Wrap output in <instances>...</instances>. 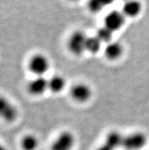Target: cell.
I'll use <instances>...</instances> for the list:
<instances>
[{"instance_id":"cell-1","label":"cell","mask_w":149,"mask_h":150,"mask_svg":"<svg viewBox=\"0 0 149 150\" xmlns=\"http://www.w3.org/2000/svg\"><path fill=\"white\" fill-rule=\"evenodd\" d=\"M88 37L81 30H76L68 38L67 46L70 53L75 56H81L86 51Z\"/></svg>"},{"instance_id":"cell-2","label":"cell","mask_w":149,"mask_h":150,"mask_svg":"<svg viewBox=\"0 0 149 150\" xmlns=\"http://www.w3.org/2000/svg\"><path fill=\"white\" fill-rule=\"evenodd\" d=\"M50 63L49 59L44 54L36 53L29 59L28 67L31 73L35 76H44L49 70Z\"/></svg>"},{"instance_id":"cell-3","label":"cell","mask_w":149,"mask_h":150,"mask_svg":"<svg viewBox=\"0 0 149 150\" xmlns=\"http://www.w3.org/2000/svg\"><path fill=\"white\" fill-rule=\"evenodd\" d=\"M148 143V137L143 132L136 131L123 137L122 147L126 150H141Z\"/></svg>"},{"instance_id":"cell-4","label":"cell","mask_w":149,"mask_h":150,"mask_svg":"<svg viewBox=\"0 0 149 150\" xmlns=\"http://www.w3.org/2000/svg\"><path fill=\"white\" fill-rule=\"evenodd\" d=\"M18 116L16 106L8 98L0 95V120L10 124L17 120Z\"/></svg>"},{"instance_id":"cell-5","label":"cell","mask_w":149,"mask_h":150,"mask_svg":"<svg viewBox=\"0 0 149 150\" xmlns=\"http://www.w3.org/2000/svg\"><path fill=\"white\" fill-rule=\"evenodd\" d=\"M76 144V137L72 132L63 130L53 140L50 150H72Z\"/></svg>"},{"instance_id":"cell-6","label":"cell","mask_w":149,"mask_h":150,"mask_svg":"<svg viewBox=\"0 0 149 150\" xmlns=\"http://www.w3.org/2000/svg\"><path fill=\"white\" fill-rule=\"evenodd\" d=\"M70 96L74 101L78 103L87 102L92 96V89L86 83L78 82L71 87Z\"/></svg>"},{"instance_id":"cell-7","label":"cell","mask_w":149,"mask_h":150,"mask_svg":"<svg viewBox=\"0 0 149 150\" xmlns=\"http://www.w3.org/2000/svg\"><path fill=\"white\" fill-rule=\"evenodd\" d=\"M124 23L125 16L122 11H111L104 18V26L113 32L122 28Z\"/></svg>"},{"instance_id":"cell-8","label":"cell","mask_w":149,"mask_h":150,"mask_svg":"<svg viewBox=\"0 0 149 150\" xmlns=\"http://www.w3.org/2000/svg\"><path fill=\"white\" fill-rule=\"evenodd\" d=\"M48 89V80L44 76H35V78L29 81L27 85V90L33 96L42 95Z\"/></svg>"},{"instance_id":"cell-9","label":"cell","mask_w":149,"mask_h":150,"mask_svg":"<svg viewBox=\"0 0 149 150\" xmlns=\"http://www.w3.org/2000/svg\"><path fill=\"white\" fill-rule=\"evenodd\" d=\"M124 49L123 45L117 41L108 43L104 48V55L109 60H117L123 54Z\"/></svg>"},{"instance_id":"cell-10","label":"cell","mask_w":149,"mask_h":150,"mask_svg":"<svg viewBox=\"0 0 149 150\" xmlns=\"http://www.w3.org/2000/svg\"><path fill=\"white\" fill-rule=\"evenodd\" d=\"M142 9L141 2L138 0H127L124 2L122 8V13L125 17L136 18L140 15Z\"/></svg>"},{"instance_id":"cell-11","label":"cell","mask_w":149,"mask_h":150,"mask_svg":"<svg viewBox=\"0 0 149 150\" xmlns=\"http://www.w3.org/2000/svg\"><path fill=\"white\" fill-rule=\"evenodd\" d=\"M66 85V79L60 75H53L48 79V89L53 93L61 92L65 88Z\"/></svg>"},{"instance_id":"cell-12","label":"cell","mask_w":149,"mask_h":150,"mask_svg":"<svg viewBox=\"0 0 149 150\" xmlns=\"http://www.w3.org/2000/svg\"><path fill=\"white\" fill-rule=\"evenodd\" d=\"M123 137L124 136L122 135L119 132L117 131V130H112L107 134L104 143L117 150L119 147L122 146Z\"/></svg>"},{"instance_id":"cell-13","label":"cell","mask_w":149,"mask_h":150,"mask_svg":"<svg viewBox=\"0 0 149 150\" xmlns=\"http://www.w3.org/2000/svg\"><path fill=\"white\" fill-rule=\"evenodd\" d=\"M20 145L22 150H37L39 146V140L33 134H26L21 138Z\"/></svg>"},{"instance_id":"cell-14","label":"cell","mask_w":149,"mask_h":150,"mask_svg":"<svg viewBox=\"0 0 149 150\" xmlns=\"http://www.w3.org/2000/svg\"><path fill=\"white\" fill-rule=\"evenodd\" d=\"M101 41L96 36L88 37L86 41V51L91 54H96L101 49Z\"/></svg>"},{"instance_id":"cell-15","label":"cell","mask_w":149,"mask_h":150,"mask_svg":"<svg viewBox=\"0 0 149 150\" xmlns=\"http://www.w3.org/2000/svg\"><path fill=\"white\" fill-rule=\"evenodd\" d=\"M113 32L105 26L99 28L97 31L96 37L101 41V43H109L113 38Z\"/></svg>"},{"instance_id":"cell-16","label":"cell","mask_w":149,"mask_h":150,"mask_svg":"<svg viewBox=\"0 0 149 150\" xmlns=\"http://www.w3.org/2000/svg\"><path fill=\"white\" fill-rule=\"evenodd\" d=\"M88 9L92 12H99L101 11L103 8H104V6L102 3L101 0H88Z\"/></svg>"},{"instance_id":"cell-17","label":"cell","mask_w":149,"mask_h":150,"mask_svg":"<svg viewBox=\"0 0 149 150\" xmlns=\"http://www.w3.org/2000/svg\"><path fill=\"white\" fill-rule=\"evenodd\" d=\"M96 150H115V149L112 148L111 146H109V145L107 144V143L104 142V143H103L102 145H100L99 147H97V148L96 149Z\"/></svg>"},{"instance_id":"cell-18","label":"cell","mask_w":149,"mask_h":150,"mask_svg":"<svg viewBox=\"0 0 149 150\" xmlns=\"http://www.w3.org/2000/svg\"><path fill=\"white\" fill-rule=\"evenodd\" d=\"M114 1H115V0H101V2L102 3H103V5H104V8L109 6V5H111Z\"/></svg>"},{"instance_id":"cell-19","label":"cell","mask_w":149,"mask_h":150,"mask_svg":"<svg viewBox=\"0 0 149 150\" xmlns=\"http://www.w3.org/2000/svg\"><path fill=\"white\" fill-rule=\"evenodd\" d=\"M0 150H8V149L2 143H0Z\"/></svg>"},{"instance_id":"cell-20","label":"cell","mask_w":149,"mask_h":150,"mask_svg":"<svg viewBox=\"0 0 149 150\" xmlns=\"http://www.w3.org/2000/svg\"><path fill=\"white\" fill-rule=\"evenodd\" d=\"M69 1H72V2H76L78 0H69Z\"/></svg>"},{"instance_id":"cell-21","label":"cell","mask_w":149,"mask_h":150,"mask_svg":"<svg viewBox=\"0 0 149 150\" xmlns=\"http://www.w3.org/2000/svg\"><path fill=\"white\" fill-rule=\"evenodd\" d=\"M123 1H124V2H126V1H127V0H123Z\"/></svg>"}]
</instances>
